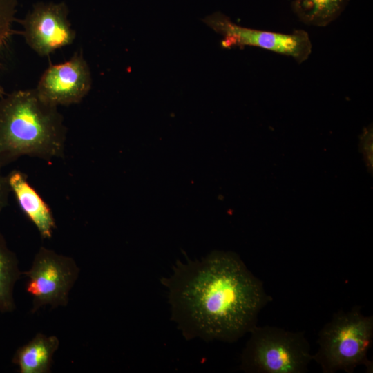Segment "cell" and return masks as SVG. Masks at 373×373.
Here are the masks:
<instances>
[{"label":"cell","instance_id":"5bb4252c","mask_svg":"<svg viewBox=\"0 0 373 373\" xmlns=\"http://www.w3.org/2000/svg\"><path fill=\"white\" fill-rule=\"evenodd\" d=\"M11 189L9 185L8 176L0 173V213L8 205L9 195Z\"/></svg>","mask_w":373,"mask_h":373},{"label":"cell","instance_id":"52a82bcc","mask_svg":"<svg viewBox=\"0 0 373 373\" xmlns=\"http://www.w3.org/2000/svg\"><path fill=\"white\" fill-rule=\"evenodd\" d=\"M64 2H38L19 22L28 45L39 56L46 57L71 44L76 32L68 20Z\"/></svg>","mask_w":373,"mask_h":373},{"label":"cell","instance_id":"30bf717a","mask_svg":"<svg viewBox=\"0 0 373 373\" xmlns=\"http://www.w3.org/2000/svg\"><path fill=\"white\" fill-rule=\"evenodd\" d=\"M59 344L57 336L39 332L17 350L12 361L20 373H49Z\"/></svg>","mask_w":373,"mask_h":373},{"label":"cell","instance_id":"7a4b0ae2","mask_svg":"<svg viewBox=\"0 0 373 373\" xmlns=\"http://www.w3.org/2000/svg\"><path fill=\"white\" fill-rule=\"evenodd\" d=\"M67 128L57 106L35 88L0 99V169L23 155L46 161L63 158Z\"/></svg>","mask_w":373,"mask_h":373},{"label":"cell","instance_id":"7c38bea8","mask_svg":"<svg viewBox=\"0 0 373 373\" xmlns=\"http://www.w3.org/2000/svg\"><path fill=\"white\" fill-rule=\"evenodd\" d=\"M23 276L16 254L8 246L0 231V312L15 310L14 289L16 283Z\"/></svg>","mask_w":373,"mask_h":373},{"label":"cell","instance_id":"277c9868","mask_svg":"<svg viewBox=\"0 0 373 373\" xmlns=\"http://www.w3.org/2000/svg\"><path fill=\"white\" fill-rule=\"evenodd\" d=\"M242 350L240 368L247 373H305L313 361L303 332L254 326Z\"/></svg>","mask_w":373,"mask_h":373},{"label":"cell","instance_id":"6da1fadb","mask_svg":"<svg viewBox=\"0 0 373 373\" xmlns=\"http://www.w3.org/2000/svg\"><path fill=\"white\" fill-rule=\"evenodd\" d=\"M161 283L168 290L171 318L186 339L234 343L256 325L260 312L272 299L231 251L177 261Z\"/></svg>","mask_w":373,"mask_h":373},{"label":"cell","instance_id":"ba28073f","mask_svg":"<svg viewBox=\"0 0 373 373\" xmlns=\"http://www.w3.org/2000/svg\"><path fill=\"white\" fill-rule=\"evenodd\" d=\"M92 76L82 50L66 61L52 64L42 73L37 87L39 95L55 106L79 103L89 93Z\"/></svg>","mask_w":373,"mask_h":373},{"label":"cell","instance_id":"4fadbf2b","mask_svg":"<svg viewBox=\"0 0 373 373\" xmlns=\"http://www.w3.org/2000/svg\"><path fill=\"white\" fill-rule=\"evenodd\" d=\"M18 0H0V52L12 32L15 19ZM5 95L0 83V98Z\"/></svg>","mask_w":373,"mask_h":373},{"label":"cell","instance_id":"5b68a950","mask_svg":"<svg viewBox=\"0 0 373 373\" xmlns=\"http://www.w3.org/2000/svg\"><path fill=\"white\" fill-rule=\"evenodd\" d=\"M79 271L72 257L40 247L30 269L23 271L28 278L26 291L32 298L31 313L48 305L51 309L66 306Z\"/></svg>","mask_w":373,"mask_h":373},{"label":"cell","instance_id":"3957f363","mask_svg":"<svg viewBox=\"0 0 373 373\" xmlns=\"http://www.w3.org/2000/svg\"><path fill=\"white\" fill-rule=\"evenodd\" d=\"M372 340V316H365L360 306L339 310L320 330L313 361L324 373H352L359 365L372 372V362L367 356Z\"/></svg>","mask_w":373,"mask_h":373},{"label":"cell","instance_id":"8992f818","mask_svg":"<svg viewBox=\"0 0 373 373\" xmlns=\"http://www.w3.org/2000/svg\"><path fill=\"white\" fill-rule=\"evenodd\" d=\"M203 21L222 37L223 48L253 46L292 57L298 64L309 57L312 45L309 36L303 30L291 33L267 31L247 28L235 23L221 12L207 16Z\"/></svg>","mask_w":373,"mask_h":373},{"label":"cell","instance_id":"9c48e42d","mask_svg":"<svg viewBox=\"0 0 373 373\" xmlns=\"http://www.w3.org/2000/svg\"><path fill=\"white\" fill-rule=\"evenodd\" d=\"M7 176L11 192L21 210L35 226L43 239L51 238L57 225L48 204L28 182L26 173L13 170Z\"/></svg>","mask_w":373,"mask_h":373},{"label":"cell","instance_id":"8fae6325","mask_svg":"<svg viewBox=\"0 0 373 373\" xmlns=\"http://www.w3.org/2000/svg\"><path fill=\"white\" fill-rule=\"evenodd\" d=\"M350 0H294L291 9L298 20L307 26L325 27L344 11Z\"/></svg>","mask_w":373,"mask_h":373}]
</instances>
